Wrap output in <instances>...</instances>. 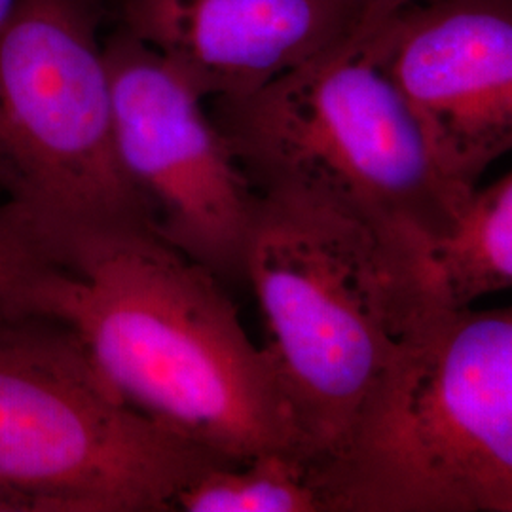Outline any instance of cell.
Masks as SVG:
<instances>
[{"mask_svg": "<svg viewBox=\"0 0 512 512\" xmlns=\"http://www.w3.org/2000/svg\"><path fill=\"white\" fill-rule=\"evenodd\" d=\"M110 23L203 99L255 92L351 40L355 0H110Z\"/></svg>", "mask_w": 512, "mask_h": 512, "instance_id": "obj_9", "label": "cell"}, {"mask_svg": "<svg viewBox=\"0 0 512 512\" xmlns=\"http://www.w3.org/2000/svg\"><path fill=\"white\" fill-rule=\"evenodd\" d=\"M403 95L459 186L512 152V0H425L351 42Z\"/></svg>", "mask_w": 512, "mask_h": 512, "instance_id": "obj_8", "label": "cell"}, {"mask_svg": "<svg viewBox=\"0 0 512 512\" xmlns=\"http://www.w3.org/2000/svg\"><path fill=\"white\" fill-rule=\"evenodd\" d=\"M319 476L329 512H512V306L421 311Z\"/></svg>", "mask_w": 512, "mask_h": 512, "instance_id": "obj_4", "label": "cell"}, {"mask_svg": "<svg viewBox=\"0 0 512 512\" xmlns=\"http://www.w3.org/2000/svg\"><path fill=\"white\" fill-rule=\"evenodd\" d=\"M52 266L0 203V310L21 311L29 287Z\"/></svg>", "mask_w": 512, "mask_h": 512, "instance_id": "obj_12", "label": "cell"}, {"mask_svg": "<svg viewBox=\"0 0 512 512\" xmlns=\"http://www.w3.org/2000/svg\"><path fill=\"white\" fill-rule=\"evenodd\" d=\"M110 0H18L0 27V194L52 264L80 239L154 232L122 165L105 38Z\"/></svg>", "mask_w": 512, "mask_h": 512, "instance_id": "obj_5", "label": "cell"}, {"mask_svg": "<svg viewBox=\"0 0 512 512\" xmlns=\"http://www.w3.org/2000/svg\"><path fill=\"white\" fill-rule=\"evenodd\" d=\"M425 2V0H355L357 4V27L349 42H359L370 37L380 25L393 18L406 6Z\"/></svg>", "mask_w": 512, "mask_h": 512, "instance_id": "obj_13", "label": "cell"}, {"mask_svg": "<svg viewBox=\"0 0 512 512\" xmlns=\"http://www.w3.org/2000/svg\"><path fill=\"white\" fill-rule=\"evenodd\" d=\"M423 287L448 308L512 289V171L478 190L452 234L427 255Z\"/></svg>", "mask_w": 512, "mask_h": 512, "instance_id": "obj_10", "label": "cell"}, {"mask_svg": "<svg viewBox=\"0 0 512 512\" xmlns=\"http://www.w3.org/2000/svg\"><path fill=\"white\" fill-rule=\"evenodd\" d=\"M18 0H0V27L6 19L10 18V14L14 12Z\"/></svg>", "mask_w": 512, "mask_h": 512, "instance_id": "obj_14", "label": "cell"}, {"mask_svg": "<svg viewBox=\"0 0 512 512\" xmlns=\"http://www.w3.org/2000/svg\"><path fill=\"white\" fill-rule=\"evenodd\" d=\"M245 281L298 439L319 471L338 458L421 311V274L361 220L315 196L258 192Z\"/></svg>", "mask_w": 512, "mask_h": 512, "instance_id": "obj_2", "label": "cell"}, {"mask_svg": "<svg viewBox=\"0 0 512 512\" xmlns=\"http://www.w3.org/2000/svg\"><path fill=\"white\" fill-rule=\"evenodd\" d=\"M23 311L65 323L110 387L165 431L234 465L275 450L308 456L222 281L156 234L76 241Z\"/></svg>", "mask_w": 512, "mask_h": 512, "instance_id": "obj_1", "label": "cell"}, {"mask_svg": "<svg viewBox=\"0 0 512 512\" xmlns=\"http://www.w3.org/2000/svg\"><path fill=\"white\" fill-rule=\"evenodd\" d=\"M211 116L258 192L315 196L366 224L423 279L475 190L437 164L403 95L346 42Z\"/></svg>", "mask_w": 512, "mask_h": 512, "instance_id": "obj_3", "label": "cell"}, {"mask_svg": "<svg viewBox=\"0 0 512 512\" xmlns=\"http://www.w3.org/2000/svg\"><path fill=\"white\" fill-rule=\"evenodd\" d=\"M175 511L329 512V503L308 456L275 450L209 469L179 494Z\"/></svg>", "mask_w": 512, "mask_h": 512, "instance_id": "obj_11", "label": "cell"}, {"mask_svg": "<svg viewBox=\"0 0 512 512\" xmlns=\"http://www.w3.org/2000/svg\"><path fill=\"white\" fill-rule=\"evenodd\" d=\"M122 165L154 215L156 236L222 283L245 281L258 190L205 101L164 57L112 27L105 37Z\"/></svg>", "mask_w": 512, "mask_h": 512, "instance_id": "obj_7", "label": "cell"}, {"mask_svg": "<svg viewBox=\"0 0 512 512\" xmlns=\"http://www.w3.org/2000/svg\"><path fill=\"white\" fill-rule=\"evenodd\" d=\"M234 465L131 408L65 323L0 310V512H167Z\"/></svg>", "mask_w": 512, "mask_h": 512, "instance_id": "obj_6", "label": "cell"}]
</instances>
